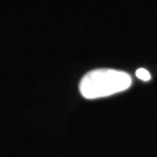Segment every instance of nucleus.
Returning <instances> with one entry per match:
<instances>
[{
  "instance_id": "f257e3e1",
  "label": "nucleus",
  "mask_w": 157,
  "mask_h": 157,
  "mask_svg": "<svg viewBox=\"0 0 157 157\" xmlns=\"http://www.w3.org/2000/svg\"><path fill=\"white\" fill-rule=\"evenodd\" d=\"M131 82L132 78L127 72L111 68H98L88 72L81 78L78 89L86 100H96L124 92L131 86Z\"/></svg>"
},
{
  "instance_id": "f03ea898",
  "label": "nucleus",
  "mask_w": 157,
  "mask_h": 157,
  "mask_svg": "<svg viewBox=\"0 0 157 157\" xmlns=\"http://www.w3.org/2000/svg\"><path fill=\"white\" fill-rule=\"evenodd\" d=\"M136 76H137V78H140V80H143V81L151 80V73L147 71L145 68H139V70L136 71Z\"/></svg>"
}]
</instances>
